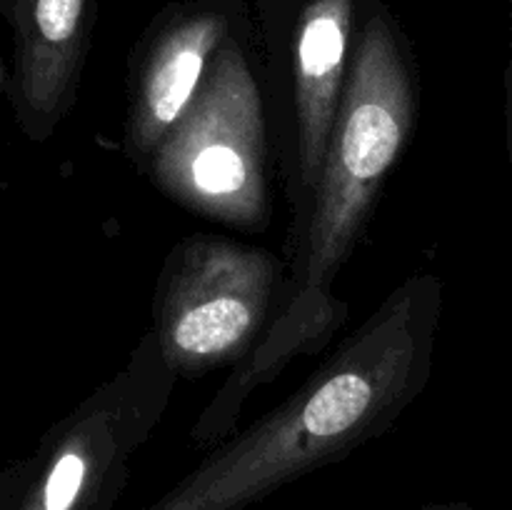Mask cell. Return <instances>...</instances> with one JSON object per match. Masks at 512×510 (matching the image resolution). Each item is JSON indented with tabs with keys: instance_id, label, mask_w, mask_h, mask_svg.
<instances>
[{
	"instance_id": "9",
	"label": "cell",
	"mask_w": 512,
	"mask_h": 510,
	"mask_svg": "<svg viewBox=\"0 0 512 510\" xmlns=\"http://www.w3.org/2000/svg\"><path fill=\"white\" fill-rule=\"evenodd\" d=\"M420 510H475V508H470V505H463V503H440V505H425V508Z\"/></svg>"
},
{
	"instance_id": "6",
	"label": "cell",
	"mask_w": 512,
	"mask_h": 510,
	"mask_svg": "<svg viewBox=\"0 0 512 510\" xmlns=\"http://www.w3.org/2000/svg\"><path fill=\"white\" fill-rule=\"evenodd\" d=\"M375 0H265L290 23L298 73L300 173L308 185L318 183L340 110L350 40Z\"/></svg>"
},
{
	"instance_id": "8",
	"label": "cell",
	"mask_w": 512,
	"mask_h": 510,
	"mask_svg": "<svg viewBox=\"0 0 512 510\" xmlns=\"http://www.w3.org/2000/svg\"><path fill=\"white\" fill-rule=\"evenodd\" d=\"M15 30L18 85L25 108L50 115L78 68L90 23V0H5Z\"/></svg>"
},
{
	"instance_id": "7",
	"label": "cell",
	"mask_w": 512,
	"mask_h": 510,
	"mask_svg": "<svg viewBox=\"0 0 512 510\" xmlns=\"http://www.w3.org/2000/svg\"><path fill=\"white\" fill-rule=\"evenodd\" d=\"M243 13L238 0H193L170 8L153 35L143 78L138 140L158 143L183 118L210 60Z\"/></svg>"
},
{
	"instance_id": "1",
	"label": "cell",
	"mask_w": 512,
	"mask_h": 510,
	"mask_svg": "<svg viewBox=\"0 0 512 510\" xmlns=\"http://www.w3.org/2000/svg\"><path fill=\"white\" fill-rule=\"evenodd\" d=\"M435 318L433 280L408 283L300 393L143 510H245L345 458L418 395Z\"/></svg>"
},
{
	"instance_id": "4",
	"label": "cell",
	"mask_w": 512,
	"mask_h": 510,
	"mask_svg": "<svg viewBox=\"0 0 512 510\" xmlns=\"http://www.w3.org/2000/svg\"><path fill=\"white\" fill-rule=\"evenodd\" d=\"M278 263L263 250L200 240L183 255L160 310L158 350L173 370L238 353L268 315Z\"/></svg>"
},
{
	"instance_id": "3",
	"label": "cell",
	"mask_w": 512,
	"mask_h": 510,
	"mask_svg": "<svg viewBox=\"0 0 512 510\" xmlns=\"http://www.w3.org/2000/svg\"><path fill=\"white\" fill-rule=\"evenodd\" d=\"M198 95L163 138L155 173L178 198L223 218L253 220L263 203V123L235 30L210 60Z\"/></svg>"
},
{
	"instance_id": "2",
	"label": "cell",
	"mask_w": 512,
	"mask_h": 510,
	"mask_svg": "<svg viewBox=\"0 0 512 510\" xmlns=\"http://www.w3.org/2000/svg\"><path fill=\"white\" fill-rule=\"evenodd\" d=\"M405 48L388 10L375 0L355 38L348 88L318 178V205L305 243L303 280L255 355L210 405L195 438H220L250 390L273 378L295 350L305 348L333 318L328 290L353 248L380 183L393 168L413 120V88Z\"/></svg>"
},
{
	"instance_id": "10",
	"label": "cell",
	"mask_w": 512,
	"mask_h": 510,
	"mask_svg": "<svg viewBox=\"0 0 512 510\" xmlns=\"http://www.w3.org/2000/svg\"><path fill=\"white\" fill-rule=\"evenodd\" d=\"M5 3V0H0V5H3Z\"/></svg>"
},
{
	"instance_id": "5",
	"label": "cell",
	"mask_w": 512,
	"mask_h": 510,
	"mask_svg": "<svg viewBox=\"0 0 512 510\" xmlns=\"http://www.w3.org/2000/svg\"><path fill=\"white\" fill-rule=\"evenodd\" d=\"M100 403L65 425L28 463L0 475V510H113L128 480V458L150 425Z\"/></svg>"
}]
</instances>
